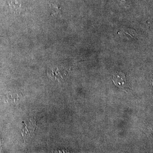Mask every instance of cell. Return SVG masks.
<instances>
[{
	"instance_id": "277c9868",
	"label": "cell",
	"mask_w": 153,
	"mask_h": 153,
	"mask_svg": "<svg viewBox=\"0 0 153 153\" xmlns=\"http://www.w3.org/2000/svg\"><path fill=\"white\" fill-rule=\"evenodd\" d=\"M50 9L51 14L56 15L57 14L60 13V9L59 7L55 4H51L50 5Z\"/></svg>"
},
{
	"instance_id": "7a4b0ae2",
	"label": "cell",
	"mask_w": 153,
	"mask_h": 153,
	"mask_svg": "<svg viewBox=\"0 0 153 153\" xmlns=\"http://www.w3.org/2000/svg\"><path fill=\"white\" fill-rule=\"evenodd\" d=\"M10 9L12 13L14 14L20 13L21 10V4L17 1H12L9 3Z\"/></svg>"
},
{
	"instance_id": "3957f363",
	"label": "cell",
	"mask_w": 153,
	"mask_h": 153,
	"mask_svg": "<svg viewBox=\"0 0 153 153\" xmlns=\"http://www.w3.org/2000/svg\"><path fill=\"white\" fill-rule=\"evenodd\" d=\"M6 100L7 102H11L15 103L19 100V97L18 94H7L6 96Z\"/></svg>"
},
{
	"instance_id": "5b68a950",
	"label": "cell",
	"mask_w": 153,
	"mask_h": 153,
	"mask_svg": "<svg viewBox=\"0 0 153 153\" xmlns=\"http://www.w3.org/2000/svg\"><path fill=\"white\" fill-rule=\"evenodd\" d=\"M1 139L0 138V146H1Z\"/></svg>"
},
{
	"instance_id": "6da1fadb",
	"label": "cell",
	"mask_w": 153,
	"mask_h": 153,
	"mask_svg": "<svg viewBox=\"0 0 153 153\" xmlns=\"http://www.w3.org/2000/svg\"><path fill=\"white\" fill-rule=\"evenodd\" d=\"M113 80L115 85L126 89L129 87L126 75L122 72H116L113 74Z\"/></svg>"
}]
</instances>
